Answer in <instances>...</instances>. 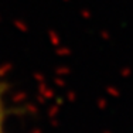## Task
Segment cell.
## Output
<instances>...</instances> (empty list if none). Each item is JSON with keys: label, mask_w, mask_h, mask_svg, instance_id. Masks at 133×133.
Returning a JSON list of instances; mask_svg holds the SVG:
<instances>
[{"label": "cell", "mask_w": 133, "mask_h": 133, "mask_svg": "<svg viewBox=\"0 0 133 133\" xmlns=\"http://www.w3.org/2000/svg\"><path fill=\"white\" fill-rule=\"evenodd\" d=\"M6 118H7V110H6V87L0 82V133H6Z\"/></svg>", "instance_id": "obj_1"}]
</instances>
